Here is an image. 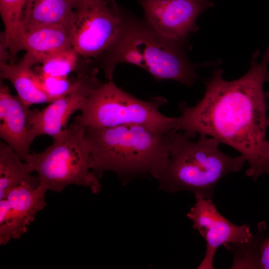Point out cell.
<instances>
[{
	"label": "cell",
	"mask_w": 269,
	"mask_h": 269,
	"mask_svg": "<svg viewBox=\"0 0 269 269\" xmlns=\"http://www.w3.org/2000/svg\"><path fill=\"white\" fill-rule=\"evenodd\" d=\"M259 55L256 51L249 71L237 80H225L222 69L214 70L196 105H179L181 115L174 130L192 138L198 134L210 136L234 148L246 157V175L255 181L269 173L263 154L269 109V92L264 89L269 82V47L258 63Z\"/></svg>",
	"instance_id": "cell-1"
},
{
	"label": "cell",
	"mask_w": 269,
	"mask_h": 269,
	"mask_svg": "<svg viewBox=\"0 0 269 269\" xmlns=\"http://www.w3.org/2000/svg\"><path fill=\"white\" fill-rule=\"evenodd\" d=\"M90 148L89 167L98 178L115 173L123 183L150 175L155 179L168 157L167 134L140 125L85 127Z\"/></svg>",
	"instance_id": "cell-2"
},
{
	"label": "cell",
	"mask_w": 269,
	"mask_h": 269,
	"mask_svg": "<svg viewBox=\"0 0 269 269\" xmlns=\"http://www.w3.org/2000/svg\"><path fill=\"white\" fill-rule=\"evenodd\" d=\"M168 157L157 180L159 188L175 193L191 192L196 200L212 199L217 183L225 176L240 171L247 161L231 156L219 148L220 142L200 135L196 141L180 131L167 134Z\"/></svg>",
	"instance_id": "cell-3"
},
{
	"label": "cell",
	"mask_w": 269,
	"mask_h": 269,
	"mask_svg": "<svg viewBox=\"0 0 269 269\" xmlns=\"http://www.w3.org/2000/svg\"><path fill=\"white\" fill-rule=\"evenodd\" d=\"M120 63L139 66L157 81L171 80L187 86L198 76L178 43L136 21H126L119 39L104 54L102 67L108 81L113 80L115 67Z\"/></svg>",
	"instance_id": "cell-4"
},
{
	"label": "cell",
	"mask_w": 269,
	"mask_h": 269,
	"mask_svg": "<svg viewBox=\"0 0 269 269\" xmlns=\"http://www.w3.org/2000/svg\"><path fill=\"white\" fill-rule=\"evenodd\" d=\"M166 103V99L159 97L141 100L108 81L90 93L73 122L98 129L140 125L165 135L174 131L176 120L160 112Z\"/></svg>",
	"instance_id": "cell-5"
},
{
	"label": "cell",
	"mask_w": 269,
	"mask_h": 269,
	"mask_svg": "<svg viewBox=\"0 0 269 269\" xmlns=\"http://www.w3.org/2000/svg\"><path fill=\"white\" fill-rule=\"evenodd\" d=\"M90 148L85 127L73 122L43 151L31 152L25 162L37 174L39 185L45 190L62 192L68 185L88 187L92 193L101 189L99 179L89 167Z\"/></svg>",
	"instance_id": "cell-6"
},
{
	"label": "cell",
	"mask_w": 269,
	"mask_h": 269,
	"mask_svg": "<svg viewBox=\"0 0 269 269\" xmlns=\"http://www.w3.org/2000/svg\"><path fill=\"white\" fill-rule=\"evenodd\" d=\"M109 0H83L76 4L67 28L72 48L84 58L105 54L117 42L126 21Z\"/></svg>",
	"instance_id": "cell-7"
},
{
	"label": "cell",
	"mask_w": 269,
	"mask_h": 269,
	"mask_svg": "<svg viewBox=\"0 0 269 269\" xmlns=\"http://www.w3.org/2000/svg\"><path fill=\"white\" fill-rule=\"evenodd\" d=\"M196 200L186 216L206 242L205 254L197 269H213L214 256L220 246L228 250L230 245L249 241L252 233L249 225H236L224 217L212 199Z\"/></svg>",
	"instance_id": "cell-8"
},
{
	"label": "cell",
	"mask_w": 269,
	"mask_h": 269,
	"mask_svg": "<svg viewBox=\"0 0 269 269\" xmlns=\"http://www.w3.org/2000/svg\"><path fill=\"white\" fill-rule=\"evenodd\" d=\"M148 25L168 40L179 43L197 28L196 20L212 3L205 0H141Z\"/></svg>",
	"instance_id": "cell-9"
},
{
	"label": "cell",
	"mask_w": 269,
	"mask_h": 269,
	"mask_svg": "<svg viewBox=\"0 0 269 269\" xmlns=\"http://www.w3.org/2000/svg\"><path fill=\"white\" fill-rule=\"evenodd\" d=\"M47 190L40 185L22 182L0 199V244L20 238L36 214L46 206Z\"/></svg>",
	"instance_id": "cell-10"
},
{
	"label": "cell",
	"mask_w": 269,
	"mask_h": 269,
	"mask_svg": "<svg viewBox=\"0 0 269 269\" xmlns=\"http://www.w3.org/2000/svg\"><path fill=\"white\" fill-rule=\"evenodd\" d=\"M95 74L83 75L79 84L71 92L50 103L41 110L30 111L29 123L35 138L41 135L54 138L67 128L72 115L80 110L90 93L101 84Z\"/></svg>",
	"instance_id": "cell-11"
},
{
	"label": "cell",
	"mask_w": 269,
	"mask_h": 269,
	"mask_svg": "<svg viewBox=\"0 0 269 269\" xmlns=\"http://www.w3.org/2000/svg\"><path fill=\"white\" fill-rule=\"evenodd\" d=\"M71 48L66 25H44L21 31L16 37L11 56L14 58L18 51L23 50L25 53L22 57L33 66Z\"/></svg>",
	"instance_id": "cell-12"
},
{
	"label": "cell",
	"mask_w": 269,
	"mask_h": 269,
	"mask_svg": "<svg viewBox=\"0 0 269 269\" xmlns=\"http://www.w3.org/2000/svg\"><path fill=\"white\" fill-rule=\"evenodd\" d=\"M29 107L17 96H13L6 116L0 124L1 138L24 161L30 154V145L35 138L29 123Z\"/></svg>",
	"instance_id": "cell-13"
},
{
	"label": "cell",
	"mask_w": 269,
	"mask_h": 269,
	"mask_svg": "<svg viewBox=\"0 0 269 269\" xmlns=\"http://www.w3.org/2000/svg\"><path fill=\"white\" fill-rule=\"evenodd\" d=\"M32 66L23 57L16 62H0V79H6L12 84L17 96L26 105L49 103Z\"/></svg>",
	"instance_id": "cell-14"
},
{
	"label": "cell",
	"mask_w": 269,
	"mask_h": 269,
	"mask_svg": "<svg viewBox=\"0 0 269 269\" xmlns=\"http://www.w3.org/2000/svg\"><path fill=\"white\" fill-rule=\"evenodd\" d=\"M75 5L73 0H27L18 34L21 31L40 26H67Z\"/></svg>",
	"instance_id": "cell-15"
},
{
	"label": "cell",
	"mask_w": 269,
	"mask_h": 269,
	"mask_svg": "<svg viewBox=\"0 0 269 269\" xmlns=\"http://www.w3.org/2000/svg\"><path fill=\"white\" fill-rule=\"evenodd\" d=\"M257 228L249 241L230 246L228 250L234 253L231 269H269V237L266 235V223H260Z\"/></svg>",
	"instance_id": "cell-16"
},
{
	"label": "cell",
	"mask_w": 269,
	"mask_h": 269,
	"mask_svg": "<svg viewBox=\"0 0 269 269\" xmlns=\"http://www.w3.org/2000/svg\"><path fill=\"white\" fill-rule=\"evenodd\" d=\"M29 163L23 161L4 141L0 142V199L22 182L39 185L37 176L31 175Z\"/></svg>",
	"instance_id": "cell-17"
},
{
	"label": "cell",
	"mask_w": 269,
	"mask_h": 269,
	"mask_svg": "<svg viewBox=\"0 0 269 269\" xmlns=\"http://www.w3.org/2000/svg\"><path fill=\"white\" fill-rule=\"evenodd\" d=\"M27 0H0V14L4 30L0 42L10 53L19 32L22 13Z\"/></svg>",
	"instance_id": "cell-18"
},
{
	"label": "cell",
	"mask_w": 269,
	"mask_h": 269,
	"mask_svg": "<svg viewBox=\"0 0 269 269\" xmlns=\"http://www.w3.org/2000/svg\"><path fill=\"white\" fill-rule=\"evenodd\" d=\"M79 56L73 48L57 52L47 58L42 63L39 73L51 76L68 77L75 71Z\"/></svg>",
	"instance_id": "cell-19"
},
{
	"label": "cell",
	"mask_w": 269,
	"mask_h": 269,
	"mask_svg": "<svg viewBox=\"0 0 269 269\" xmlns=\"http://www.w3.org/2000/svg\"><path fill=\"white\" fill-rule=\"evenodd\" d=\"M83 75H79L78 78L72 82L68 77L38 74L41 87L47 97L49 103L73 90L79 84Z\"/></svg>",
	"instance_id": "cell-20"
},
{
	"label": "cell",
	"mask_w": 269,
	"mask_h": 269,
	"mask_svg": "<svg viewBox=\"0 0 269 269\" xmlns=\"http://www.w3.org/2000/svg\"><path fill=\"white\" fill-rule=\"evenodd\" d=\"M13 95L11 94L8 87L5 85L0 79V121L5 118L9 107Z\"/></svg>",
	"instance_id": "cell-21"
},
{
	"label": "cell",
	"mask_w": 269,
	"mask_h": 269,
	"mask_svg": "<svg viewBox=\"0 0 269 269\" xmlns=\"http://www.w3.org/2000/svg\"><path fill=\"white\" fill-rule=\"evenodd\" d=\"M263 154L265 162L269 169V140H266L264 143Z\"/></svg>",
	"instance_id": "cell-22"
},
{
	"label": "cell",
	"mask_w": 269,
	"mask_h": 269,
	"mask_svg": "<svg viewBox=\"0 0 269 269\" xmlns=\"http://www.w3.org/2000/svg\"><path fill=\"white\" fill-rule=\"evenodd\" d=\"M83 0H73L75 2V5L83 1Z\"/></svg>",
	"instance_id": "cell-23"
},
{
	"label": "cell",
	"mask_w": 269,
	"mask_h": 269,
	"mask_svg": "<svg viewBox=\"0 0 269 269\" xmlns=\"http://www.w3.org/2000/svg\"><path fill=\"white\" fill-rule=\"evenodd\" d=\"M268 126L269 127V116L268 117Z\"/></svg>",
	"instance_id": "cell-24"
}]
</instances>
